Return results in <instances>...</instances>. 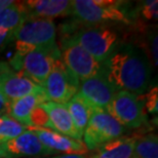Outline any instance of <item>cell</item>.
I'll list each match as a JSON object with an SVG mask.
<instances>
[{"label":"cell","instance_id":"obj_19","mask_svg":"<svg viewBox=\"0 0 158 158\" xmlns=\"http://www.w3.org/2000/svg\"><path fill=\"white\" fill-rule=\"evenodd\" d=\"M27 15L23 2L15 1L9 7L0 10V29L15 32L26 21Z\"/></svg>","mask_w":158,"mask_h":158},{"label":"cell","instance_id":"obj_14","mask_svg":"<svg viewBox=\"0 0 158 158\" xmlns=\"http://www.w3.org/2000/svg\"><path fill=\"white\" fill-rule=\"evenodd\" d=\"M39 106L47 115L48 122H47L46 128L60 132V134L67 135L74 140L81 141L82 138L78 135L76 128H75L66 105L47 101Z\"/></svg>","mask_w":158,"mask_h":158},{"label":"cell","instance_id":"obj_24","mask_svg":"<svg viewBox=\"0 0 158 158\" xmlns=\"http://www.w3.org/2000/svg\"><path fill=\"white\" fill-rule=\"evenodd\" d=\"M148 46H149V52H150V58L151 61H152V64L157 66V35L155 34H151L149 36V43H148Z\"/></svg>","mask_w":158,"mask_h":158},{"label":"cell","instance_id":"obj_20","mask_svg":"<svg viewBox=\"0 0 158 158\" xmlns=\"http://www.w3.org/2000/svg\"><path fill=\"white\" fill-rule=\"evenodd\" d=\"M135 158H158V139L156 135L149 134L135 139Z\"/></svg>","mask_w":158,"mask_h":158},{"label":"cell","instance_id":"obj_17","mask_svg":"<svg viewBox=\"0 0 158 158\" xmlns=\"http://www.w3.org/2000/svg\"><path fill=\"white\" fill-rule=\"evenodd\" d=\"M135 138L120 137L93 150L90 158H135Z\"/></svg>","mask_w":158,"mask_h":158},{"label":"cell","instance_id":"obj_27","mask_svg":"<svg viewBox=\"0 0 158 158\" xmlns=\"http://www.w3.org/2000/svg\"><path fill=\"white\" fill-rule=\"evenodd\" d=\"M15 2V1H14V0H0V10L11 6Z\"/></svg>","mask_w":158,"mask_h":158},{"label":"cell","instance_id":"obj_1","mask_svg":"<svg viewBox=\"0 0 158 158\" xmlns=\"http://www.w3.org/2000/svg\"><path fill=\"white\" fill-rule=\"evenodd\" d=\"M103 73L117 90L144 96L149 89L152 65L140 46L120 42L103 62Z\"/></svg>","mask_w":158,"mask_h":158},{"label":"cell","instance_id":"obj_6","mask_svg":"<svg viewBox=\"0 0 158 158\" xmlns=\"http://www.w3.org/2000/svg\"><path fill=\"white\" fill-rule=\"evenodd\" d=\"M61 59L67 69L80 82L102 73L103 66L71 37L61 39Z\"/></svg>","mask_w":158,"mask_h":158},{"label":"cell","instance_id":"obj_13","mask_svg":"<svg viewBox=\"0 0 158 158\" xmlns=\"http://www.w3.org/2000/svg\"><path fill=\"white\" fill-rule=\"evenodd\" d=\"M27 129L32 131L43 146L52 154L62 152L65 153V155H83L88 152V149L82 141L74 140L52 129L37 126H30Z\"/></svg>","mask_w":158,"mask_h":158},{"label":"cell","instance_id":"obj_16","mask_svg":"<svg viewBox=\"0 0 158 158\" xmlns=\"http://www.w3.org/2000/svg\"><path fill=\"white\" fill-rule=\"evenodd\" d=\"M48 101L45 90L40 87L35 93L9 102L8 116L25 127L32 126L31 115L37 106Z\"/></svg>","mask_w":158,"mask_h":158},{"label":"cell","instance_id":"obj_29","mask_svg":"<svg viewBox=\"0 0 158 158\" xmlns=\"http://www.w3.org/2000/svg\"><path fill=\"white\" fill-rule=\"evenodd\" d=\"M1 116H3V114H1V113H0V117H1Z\"/></svg>","mask_w":158,"mask_h":158},{"label":"cell","instance_id":"obj_4","mask_svg":"<svg viewBox=\"0 0 158 158\" xmlns=\"http://www.w3.org/2000/svg\"><path fill=\"white\" fill-rule=\"evenodd\" d=\"M56 38V30L52 20L26 19L8 39L15 41V55L22 58L35 48L59 49Z\"/></svg>","mask_w":158,"mask_h":158},{"label":"cell","instance_id":"obj_23","mask_svg":"<svg viewBox=\"0 0 158 158\" xmlns=\"http://www.w3.org/2000/svg\"><path fill=\"white\" fill-rule=\"evenodd\" d=\"M145 100V108L149 113L158 112V88L157 86L152 87L151 89L144 96Z\"/></svg>","mask_w":158,"mask_h":158},{"label":"cell","instance_id":"obj_28","mask_svg":"<svg viewBox=\"0 0 158 158\" xmlns=\"http://www.w3.org/2000/svg\"><path fill=\"white\" fill-rule=\"evenodd\" d=\"M55 158H86L83 155H75V154H71V155H61V156H56Z\"/></svg>","mask_w":158,"mask_h":158},{"label":"cell","instance_id":"obj_15","mask_svg":"<svg viewBox=\"0 0 158 158\" xmlns=\"http://www.w3.org/2000/svg\"><path fill=\"white\" fill-rule=\"evenodd\" d=\"M27 19H49L72 15L71 1L68 0H29L23 2Z\"/></svg>","mask_w":158,"mask_h":158},{"label":"cell","instance_id":"obj_22","mask_svg":"<svg viewBox=\"0 0 158 158\" xmlns=\"http://www.w3.org/2000/svg\"><path fill=\"white\" fill-rule=\"evenodd\" d=\"M140 14L146 21H157L158 17V1L149 0L144 1L140 6Z\"/></svg>","mask_w":158,"mask_h":158},{"label":"cell","instance_id":"obj_21","mask_svg":"<svg viewBox=\"0 0 158 158\" xmlns=\"http://www.w3.org/2000/svg\"><path fill=\"white\" fill-rule=\"evenodd\" d=\"M27 131V127L20 124L8 115L0 117V144L5 143Z\"/></svg>","mask_w":158,"mask_h":158},{"label":"cell","instance_id":"obj_12","mask_svg":"<svg viewBox=\"0 0 158 158\" xmlns=\"http://www.w3.org/2000/svg\"><path fill=\"white\" fill-rule=\"evenodd\" d=\"M52 154L43 146L38 138L31 131L0 144V158H24L45 156Z\"/></svg>","mask_w":158,"mask_h":158},{"label":"cell","instance_id":"obj_25","mask_svg":"<svg viewBox=\"0 0 158 158\" xmlns=\"http://www.w3.org/2000/svg\"><path fill=\"white\" fill-rule=\"evenodd\" d=\"M8 107L9 101L0 93V113L3 115H6V113H8Z\"/></svg>","mask_w":158,"mask_h":158},{"label":"cell","instance_id":"obj_26","mask_svg":"<svg viewBox=\"0 0 158 158\" xmlns=\"http://www.w3.org/2000/svg\"><path fill=\"white\" fill-rule=\"evenodd\" d=\"M9 35H10V32H9V31L0 29V46L9 38Z\"/></svg>","mask_w":158,"mask_h":158},{"label":"cell","instance_id":"obj_10","mask_svg":"<svg viewBox=\"0 0 158 158\" xmlns=\"http://www.w3.org/2000/svg\"><path fill=\"white\" fill-rule=\"evenodd\" d=\"M117 91L102 72L96 76L79 82L76 94L94 110H105Z\"/></svg>","mask_w":158,"mask_h":158},{"label":"cell","instance_id":"obj_18","mask_svg":"<svg viewBox=\"0 0 158 158\" xmlns=\"http://www.w3.org/2000/svg\"><path fill=\"white\" fill-rule=\"evenodd\" d=\"M65 105L67 107V110L78 135L82 138L94 109L77 94H75Z\"/></svg>","mask_w":158,"mask_h":158},{"label":"cell","instance_id":"obj_2","mask_svg":"<svg viewBox=\"0 0 158 158\" xmlns=\"http://www.w3.org/2000/svg\"><path fill=\"white\" fill-rule=\"evenodd\" d=\"M125 2L115 0H74L71 1L72 15L85 26H108L109 24L131 23L124 8Z\"/></svg>","mask_w":158,"mask_h":158},{"label":"cell","instance_id":"obj_11","mask_svg":"<svg viewBox=\"0 0 158 158\" xmlns=\"http://www.w3.org/2000/svg\"><path fill=\"white\" fill-rule=\"evenodd\" d=\"M40 87L22 71H15L8 63L0 62V93L9 102L35 93Z\"/></svg>","mask_w":158,"mask_h":158},{"label":"cell","instance_id":"obj_5","mask_svg":"<svg viewBox=\"0 0 158 158\" xmlns=\"http://www.w3.org/2000/svg\"><path fill=\"white\" fill-rule=\"evenodd\" d=\"M144 96H137L126 90H118L105 111L124 128L135 129L141 127L146 122Z\"/></svg>","mask_w":158,"mask_h":158},{"label":"cell","instance_id":"obj_3","mask_svg":"<svg viewBox=\"0 0 158 158\" xmlns=\"http://www.w3.org/2000/svg\"><path fill=\"white\" fill-rule=\"evenodd\" d=\"M63 31H72L73 32L65 34L64 36L71 37L94 56L98 62L103 64V62L108 58V56L119 44L120 36L117 30L110 26H64Z\"/></svg>","mask_w":158,"mask_h":158},{"label":"cell","instance_id":"obj_9","mask_svg":"<svg viewBox=\"0 0 158 158\" xmlns=\"http://www.w3.org/2000/svg\"><path fill=\"white\" fill-rule=\"evenodd\" d=\"M61 59L59 49L35 48L21 59V71L34 83L42 86L56 60Z\"/></svg>","mask_w":158,"mask_h":158},{"label":"cell","instance_id":"obj_8","mask_svg":"<svg viewBox=\"0 0 158 158\" xmlns=\"http://www.w3.org/2000/svg\"><path fill=\"white\" fill-rule=\"evenodd\" d=\"M48 101L65 105L77 94L78 79L68 70L62 59L56 60L42 85Z\"/></svg>","mask_w":158,"mask_h":158},{"label":"cell","instance_id":"obj_7","mask_svg":"<svg viewBox=\"0 0 158 158\" xmlns=\"http://www.w3.org/2000/svg\"><path fill=\"white\" fill-rule=\"evenodd\" d=\"M125 128L105 110L94 109L82 138L87 149L93 151L107 142L122 137Z\"/></svg>","mask_w":158,"mask_h":158}]
</instances>
